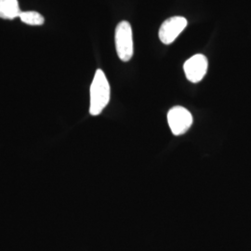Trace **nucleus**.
Instances as JSON below:
<instances>
[{
    "label": "nucleus",
    "mask_w": 251,
    "mask_h": 251,
    "mask_svg": "<svg viewBox=\"0 0 251 251\" xmlns=\"http://www.w3.org/2000/svg\"><path fill=\"white\" fill-rule=\"evenodd\" d=\"M111 89L104 72L98 69L90 86V113L91 116H99L110 100Z\"/></svg>",
    "instance_id": "nucleus-1"
},
{
    "label": "nucleus",
    "mask_w": 251,
    "mask_h": 251,
    "mask_svg": "<svg viewBox=\"0 0 251 251\" xmlns=\"http://www.w3.org/2000/svg\"><path fill=\"white\" fill-rule=\"evenodd\" d=\"M115 42L119 59L123 62H128L133 56L132 29L128 22L122 21L117 25Z\"/></svg>",
    "instance_id": "nucleus-2"
},
{
    "label": "nucleus",
    "mask_w": 251,
    "mask_h": 251,
    "mask_svg": "<svg viewBox=\"0 0 251 251\" xmlns=\"http://www.w3.org/2000/svg\"><path fill=\"white\" fill-rule=\"evenodd\" d=\"M168 123L175 136L184 134L193 124V116L186 108L175 106L168 113Z\"/></svg>",
    "instance_id": "nucleus-3"
},
{
    "label": "nucleus",
    "mask_w": 251,
    "mask_h": 251,
    "mask_svg": "<svg viewBox=\"0 0 251 251\" xmlns=\"http://www.w3.org/2000/svg\"><path fill=\"white\" fill-rule=\"evenodd\" d=\"M188 25L187 20L182 16H174L166 20L159 29V38L166 45L172 44Z\"/></svg>",
    "instance_id": "nucleus-4"
},
{
    "label": "nucleus",
    "mask_w": 251,
    "mask_h": 251,
    "mask_svg": "<svg viewBox=\"0 0 251 251\" xmlns=\"http://www.w3.org/2000/svg\"><path fill=\"white\" fill-rule=\"evenodd\" d=\"M208 62L206 56L203 54H196L185 62L183 70L190 82L198 83L205 77Z\"/></svg>",
    "instance_id": "nucleus-5"
},
{
    "label": "nucleus",
    "mask_w": 251,
    "mask_h": 251,
    "mask_svg": "<svg viewBox=\"0 0 251 251\" xmlns=\"http://www.w3.org/2000/svg\"><path fill=\"white\" fill-rule=\"evenodd\" d=\"M21 12L18 0H0V18L14 20L19 18Z\"/></svg>",
    "instance_id": "nucleus-6"
},
{
    "label": "nucleus",
    "mask_w": 251,
    "mask_h": 251,
    "mask_svg": "<svg viewBox=\"0 0 251 251\" xmlns=\"http://www.w3.org/2000/svg\"><path fill=\"white\" fill-rule=\"evenodd\" d=\"M19 18L28 25H42L45 23V18L36 11H22Z\"/></svg>",
    "instance_id": "nucleus-7"
}]
</instances>
